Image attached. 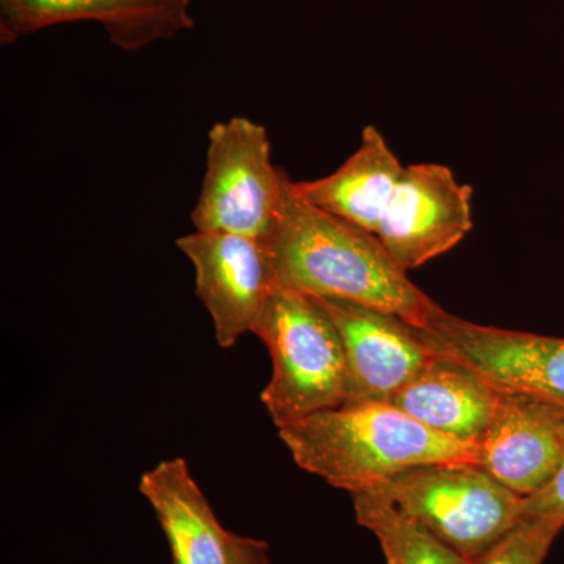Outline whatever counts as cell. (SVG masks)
I'll use <instances>...</instances> for the list:
<instances>
[{
	"instance_id": "obj_1",
	"label": "cell",
	"mask_w": 564,
	"mask_h": 564,
	"mask_svg": "<svg viewBox=\"0 0 564 564\" xmlns=\"http://www.w3.org/2000/svg\"><path fill=\"white\" fill-rule=\"evenodd\" d=\"M267 245L280 288L399 315L419 329L444 313L375 234L303 202L292 180Z\"/></svg>"
},
{
	"instance_id": "obj_2",
	"label": "cell",
	"mask_w": 564,
	"mask_h": 564,
	"mask_svg": "<svg viewBox=\"0 0 564 564\" xmlns=\"http://www.w3.org/2000/svg\"><path fill=\"white\" fill-rule=\"evenodd\" d=\"M280 437L303 470L351 496L426 464H478L477 444L434 433L388 402H347L282 426Z\"/></svg>"
},
{
	"instance_id": "obj_3",
	"label": "cell",
	"mask_w": 564,
	"mask_h": 564,
	"mask_svg": "<svg viewBox=\"0 0 564 564\" xmlns=\"http://www.w3.org/2000/svg\"><path fill=\"white\" fill-rule=\"evenodd\" d=\"M252 334L272 356L262 403L278 430L348 402L343 337L321 300L278 285Z\"/></svg>"
},
{
	"instance_id": "obj_4",
	"label": "cell",
	"mask_w": 564,
	"mask_h": 564,
	"mask_svg": "<svg viewBox=\"0 0 564 564\" xmlns=\"http://www.w3.org/2000/svg\"><path fill=\"white\" fill-rule=\"evenodd\" d=\"M375 491L469 563L488 554L522 521L524 499L474 463L426 464Z\"/></svg>"
},
{
	"instance_id": "obj_5",
	"label": "cell",
	"mask_w": 564,
	"mask_h": 564,
	"mask_svg": "<svg viewBox=\"0 0 564 564\" xmlns=\"http://www.w3.org/2000/svg\"><path fill=\"white\" fill-rule=\"evenodd\" d=\"M291 177L272 161L269 133L250 118L212 126L206 173L192 210L195 231L267 240L281 217Z\"/></svg>"
},
{
	"instance_id": "obj_6",
	"label": "cell",
	"mask_w": 564,
	"mask_h": 564,
	"mask_svg": "<svg viewBox=\"0 0 564 564\" xmlns=\"http://www.w3.org/2000/svg\"><path fill=\"white\" fill-rule=\"evenodd\" d=\"M421 332L434 350L466 364L497 392L532 397L564 413V337L478 325L445 311Z\"/></svg>"
},
{
	"instance_id": "obj_7",
	"label": "cell",
	"mask_w": 564,
	"mask_h": 564,
	"mask_svg": "<svg viewBox=\"0 0 564 564\" xmlns=\"http://www.w3.org/2000/svg\"><path fill=\"white\" fill-rule=\"evenodd\" d=\"M176 245L195 269V293L210 314L215 339L232 348L252 333L278 288L267 240L195 231Z\"/></svg>"
},
{
	"instance_id": "obj_8",
	"label": "cell",
	"mask_w": 564,
	"mask_h": 564,
	"mask_svg": "<svg viewBox=\"0 0 564 564\" xmlns=\"http://www.w3.org/2000/svg\"><path fill=\"white\" fill-rule=\"evenodd\" d=\"M470 185L459 184L448 166H404L377 237L404 272L451 251L473 229Z\"/></svg>"
},
{
	"instance_id": "obj_9",
	"label": "cell",
	"mask_w": 564,
	"mask_h": 564,
	"mask_svg": "<svg viewBox=\"0 0 564 564\" xmlns=\"http://www.w3.org/2000/svg\"><path fill=\"white\" fill-rule=\"evenodd\" d=\"M343 337L348 402H389L437 356L421 329L399 315L318 299Z\"/></svg>"
},
{
	"instance_id": "obj_10",
	"label": "cell",
	"mask_w": 564,
	"mask_h": 564,
	"mask_svg": "<svg viewBox=\"0 0 564 564\" xmlns=\"http://www.w3.org/2000/svg\"><path fill=\"white\" fill-rule=\"evenodd\" d=\"M191 0H0V41L13 44L52 25L98 22L111 44L140 51L191 31Z\"/></svg>"
},
{
	"instance_id": "obj_11",
	"label": "cell",
	"mask_w": 564,
	"mask_h": 564,
	"mask_svg": "<svg viewBox=\"0 0 564 564\" xmlns=\"http://www.w3.org/2000/svg\"><path fill=\"white\" fill-rule=\"evenodd\" d=\"M564 454V413L552 404L500 393L478 443V466L522 499L555 477Z\"/></svg>"
},
{
	"instance_id": "obj_12",
	"label": "cell",
	"mask_w": 564,
	"mask_h": 564,
	"mask_svg": "<svg viewBox=\"0 0 564 564\" xmlns=\"http://www.w3.org/2000/svg\"><path fill=\"white\" fill-rule=\"evenodd\" d=\"M497 400L499 392L484 377L437 351L388 403L434 433L478 445L496 413Z\"/></svg>"
},
{
	"instance_id": "obj_13",
	"label": "cell",
	"mask_w": 564,
	"mask_h": 564,
	"mask_svg": "<svg viewBox=\"0 0 564 564\" xmlns=\"http://www.w3.org/2000/svg\"><path fill=\"white\" fill-rule=\"evenodd\" d=\"M139 488L165 533L173 564H228L232 532L218 522L184 458L147 470Z\"/></svg>"
},
{
	"instance_id": "obj_14",
	"label": "cell",
	"mask_w": 564,
	"mask_h": 564,
	"mask_svg": "<svg viewBox=\"0 0 564 564\" xmlns=\"http://www.w3.org/2000/svg\"><path fill=\"white\" fill-rule=\"evenodd\" d=\"M404 166L373 126L362 131L361 143L329 176L293 182L303 202L377 236Z\"/></svg>"
},
{
	"instance_id": "obj_15",
	"label": "cell",
	"mask_w": 564,
	"mask_h": 564,
	"mask_svg": "<svg viewBox=\"0 0 564 564\" xmlns=\"http://www.w3.org/2000/svg\"><path fill=\"white\" fill-rule=\"evenodd\" d=\"M356 521L377 536L388 564H473L381 491L352 494Z\"/></svg>"
},
{
	"instance_id": "obj_16",
	"label": "cell",
	"mask_w": 564,
	"mask_h": 564,
	"mask_svg": "<svg viewBox=\"0 0 564 564\" xmlns=\"http://www.w3.org/2000/svg\"><path fill=\"white\" fill-rule=\"evenodd\" d=\"M564 521L555 518H522L499 544L473 564H543Z\"/></svg>"
},
{
	"instance_id": "obj_17",
	"label": "cell",
	"mask_w": 564,
	"mask_h": 564,
	"mask_svg": "<svg viewBox=\"0 0 564 564\" xmlns=\"http://www.w3.org/2000/svg\"><path fill=\"white\" fill-rule=\"evenodd\" d=\"M555 518L564 521V454L555 477L522 502V518Z\"/></svg>"
},
{
	"instance_id": "obj_18",
	"label": "cell",
	"mask_w": 564,
	"mask_h": 564,
	"mask_svg": "<svg viewBox=\"0 0 564 564\" xmlns=\"http://www.w3.org/2000/svg\"><path fill=\"white\" fill-rule=\"evenodd\" d=\"M228 564H272L269 544L254 538L232 533Z\"/></svg>"
}]
</instances>
